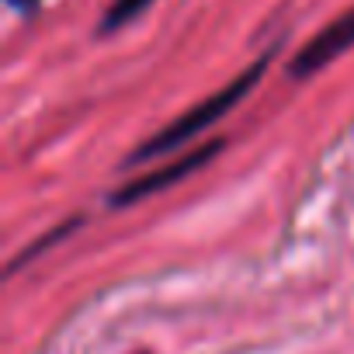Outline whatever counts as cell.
Masks as SVG:
<instances>
[{
  "instance_id": "obj_3",
  "label": "cell",
  "mask_w": 354,
  "mask_h": 354,
  "mask_svg": "<svg viewBox=\"0 0 354 354\" xmlns=\"http://www.w3.org/2000/svg\"><path fill=\"white\" fill-rule=\"evenodd\" d=\"M219 153V142H205V146H198L195 153H188L185 160H177V163H170V167H163V170H153V174H146V177H139V181H132L125 192H118V205H125V202H136V198H146V195H153V192H160L163 185H174V181H181L185 174H192V170H198L209 156H216Z\"/></svg>"
},
{
  "instance_id": "obj_2",
  "label": "cell",
  "mask_w": 354,
  "mask_h": 354,
  "mask_svg": "<svg viewBox=\"0 0 354 354\" xmlns=\"http://www.w3.org/2000/svg\"><path fill=\"white\" fill-rule=\"evenodd\" d=\"M354 46V8L344 11L340 18H333L292 63V77H306V73H316L319 66H326L330 59H337L340 53H347Z\"/></svg>"
},
{
  "instance_id": "obj_5",
  "label": "cell",
  "mask_w": 354,
  "mask_h": 354,
  "mask_svg": "<svg viewBox=\"0 0 354 354\" xmlns=\"http://www.w3.org/2000/svg\"><path fill=\"white\" fill-rule=\"evenodd\" d=\"M8 4H11V8H18V11H28V8H35V4H39V0H8Z\"/></svg>"
},
{
  "instance_id": "obj_1",
  "label": "cell",
  "mask_w": 354,
  "mask_h": 354,
  "mask_svg": "<svg viewBox=\"0 0 354 354\" xmlns=\"http://www.w3.org/2000/svg\"><path fill=\"white\" fill-rule=\"evenodd\" d=\"M264 66H268V56L261 59V63H254L247 73H240L233 84H226L223 91H216L212 97H205L202 104H195V108H188L177 122H170L167 129H160L156 136H149V142H142L136 153H132V163H139V160H149V156H160V153H167V149H174V146H181V142H188V139H195L198 132H205L212 122H219L254 84H257V77L264 73Z\"/></svg>"
},
{
  "instance_id": "obj_4",
  "label": "cell",
  "mask_w": 354,
  "mask_h": 354,
  "mask_svg": "<svg viewBox=\"0 0 354 354\" xmlns=\"http://www.w3.org/2000/svg\"><path fill=\"white\" fill-rule=\"evenodd\" d=\"M149 4H153V0H111V8H108L104 18H101V32H115V28L129 25V21L139 18Z\"/></svg>"
}]
</instances>
